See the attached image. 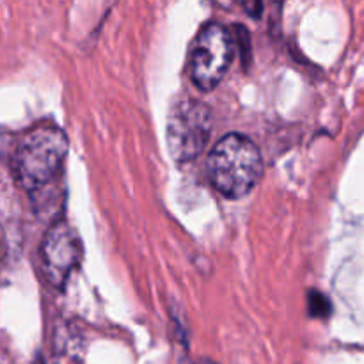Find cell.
<instances>
[{"label":"cell","instance_id":"2","mask_svg":"<svg viewBox=\"0 0 364 364\" xmlns=\"http://www.w3.org/2000/svg\"><path fill=\"white\" fill-rule=\"evenodd\" d=\"M206 166L213 187L228 199H242L247 196L263 173L259 148L242 134L220 137L210 151Z\"/></svg>","mask_w":364,"mask_h":364},{"label":"cell","instance_id":"4","mask_svg":"<svg viewBox=\"0 0 364 364\" xmlns=\"http://www.w3.org/2000/svg\"><path fill=\"white\" fill-rule=\"evenodd\" d=\"M213 117L206 103L185 98L171 109L167 119V146L178 162H191L203 153L212 135Z\"/></svg>","mask_w":364,"mask_h":364},{"label":"cell","instance_id":"5","mask_svg":"<svg viewBox=\"0 0 364 364\" xmlns=\"http://www.w3.org/2000/svg\"><path fill=\"white\" fill-rule=\"evenodd\" d=\"M82 242L73 226L66 220H55L46 230L41 242V270L53 288H63L80 265Z\"/></svg>","mask_w":364,"mask_h":364},{"label":"cell","instance_id":"3","mask_svg":"<svg viewBox=\"0 0 364 364\" xmlns=\"http://www.w3.org/2000/svg\"><path fill=\"white\" fill-rule=\"evenodd\" d=\"M235 57V38L223 23H206L196 36L188 57L191 80L201 91L215 89L230 71Z\"/></svg>","mask_w":364,"mask_h":364},{"label":"cell","instance_id":"1","mask_svg":"<svg viewBox=\"0 0 364 364\" xmlns=\"http://www.w3.org/2000/svg\"><path fill=\"white\" fill-rule=\"evenodd\" d=\"M68 155V137L55 124H38L21 135L11 159L13 176L31 196L57 181Z\"/></svg>","mask_w":364,"mask_h":364},{"label":"cell","instance_id":"6","mask_svg":"<svg viewBox=\"0 0 364 364\" xmlns=\"http://www.w3.org/2000/svg\"><path fill=\"white\" fill-rule=\"evenodd\" d=\"M84 338L77 327L59 326L53 338V361L55 364H82Z\"/></svg>","mask_w":364,"mask_h":364},{"label":"cell","instance_id":"8","mask_svg":"<svg viewBox=\"0 0 364 364\" xmlns=\"http://www.w3.org/2000/svg\"><path fill=\"white\" fill-rule=\"evenodd\" d=\"M191 364H217V363L210 361V359H198V361H194V363H191Z\"/></svg>","mask_w":364,"mask_h":364},{"label":"cell","instance_id":"7","mask_svg":"<svg viewBox=\"0 0 364 364\" xmlns=\"http://www.w3.org/2000/svg\"><path fill=\"white\" fill-rule=\"evenodd\" d=\"M309 306H311V315H326L329 311V302L326 301V297L318 294H311V299H309Z\"/></svg>","mask_w":364,"mask_h":364}]
</instances>
